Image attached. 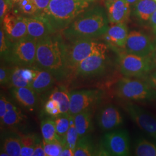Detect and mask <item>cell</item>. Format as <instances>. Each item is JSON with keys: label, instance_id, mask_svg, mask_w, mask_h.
<instances>
[{"label": "cell", "instance_id": "cell-1", "mask_svg": "<svg viewBox=\"0 0 156 156\" xmlns=\"http://www.w3.org/2000/svg\"><path fill=\"white\" fill-rule=\"evenodd\" d=\"M34 66L49 71L56 80L62 81L70 76L66 62L65 42L60 35L51 34L37 41Z\"/></svg>", "mask_w": 156, "mask_h": 156}, {"label": "cell", "instance_id": "cell-2", "mask_svg": "<svg viewBox=\"0 0 156 156\" xmlns=\"http://www.w3.org/2000/svg\"><path fill=\"white\" fill-rule=\"evenodd\" d=\"M109 19L101 6L88 8L60 33L69 41L91 38L102 36L109 28Z\"/></svg>", "mask_w": 156, "mask_h": 156}, {"label": "cell", "instance_id": "cell-3", "mask_svg": "<svg viewBox=\"0 0 156 156\" xmlns=\"http://www.w3.org/2000/svg\"><path fill=\"white\" fill-rule=\"evenodd\" d=\"M85 0H50L45 10L37 16L45 19L56 33L61 32L89 8Z\"/></svg>", "mask_w": 156, "mask_h": 156}, {"label": "cell", "instance_id": "cell-4", "mask_svg": "<svg viewBox=\"0 0 156 156\" xmlns=\"http://www.w3.org/2000/svg\"><path fill=\"white\" fill-rule=\"evenodd\" d=\"M65 42V51L67 68L70 76L73 75L80 62L98 50L108 46L91 38L79 39Z\"/></svg>", "mask_w": 156, "mask_h": 156}, {"label": "cell", "instance_id": "cell-5", "mask_svg": "<svg viewBox=\"0 0 156 156\" xmlns=\"http://www.w3.org/2000/svg\"><path fill=\"white\" fill-rule=\"evenodd\" d=\"M118 97L127 101H156V90L145 80L137 79H120L116 86Z\"/></svg>", "mask_w": 156, "mask_h": 156}, {"label": "cell", "instance_id": "cell-6", "mask_svg": "<svg viewBox=\"0 0 156 156\" xmlns=\"http://www.w3.org/2000/svg\"><path fill=\"white\" fill-rule=\"evenodd\" d=\"M107 50L106 48L87 57L79 63L73 75L81 79H91L104 75L109 66Z\"/></svg>", "mask_w": 156, "mask_h": 156}, {"label": "cell", "instance_id": "cell-7", "mask_svg": "<svg viewBox=\"0 0 156 156\" xmlns=\"http://www.w3.org/2000/svg\"><path fill=\"white\" fill-rule=\"evenodd\" d=\"M37 41L27 36L13 42L5 60L15 66H34L36 59Z\"/></svg>", "mask_w": 156, "mask_h": 156}, {"label": "cell", "instance_id": "cell-8", "mask_svg": "<svg viewBox=\"0 0 156 156\" xmlns=\"http://www.w3.org/2000/svg\"><path fill=\"white\" fill-rule=\"evenodd\" d=\"M118 64L121 73L127 78H144L154 69L150 56H138L126 52L119 55Z\"/></svg>", "mask_w": 156, "mask_h": 156}, {"label": "cell", "instance_id": "cell-9", "mask_svg": "<svg viewBox=\"0 0 156 156\" xmlns=\"http://www.w3.org/2000/svg\"><path fill=\"white\" fill-rule=\"evenodd\" d=\"M100 145L106 156H127L130 154V140L126 129L107 132L102 136Z\"/></svg>", "mask_w": 156, "mask_h": 156}, {"label": "cell", "instance_id": "cell-10", "mask_svg": "<svg viewBox=\"0 0 156 156\" xmlns=\"http://www.w3.org/2000/svg\"><path fill=\"white\" fill-rule=\"evenodd\" d=\"M102 94L101 90L97 89L81 90L71 92L69 115L74 116L82 112L93 110L100 103Z\"/></svg>", "mask_w": 156, "mask_h": 156}, {"label": "cell", "instance_id": "cell-11", "mask_svg": "<svg viewBox=\"0 0 156 156\" xmlns=\"http://www.w3.org/2000/svg\"><path fill=\"white\" fill-rule=\"evenodd\" d=\"M124 108L142 131L156 140V117L149 112L130 101L127 102Z\"/></svg>", "mask_w": 156, "mask_h": 156}, {"label": "cell", "instance_id": "cell-12", "mask_svg": "<svg viewBox=\"0 0 156 156\" xmlns=\"http://www.w3.org/2000/svg\"><path fill=\"white\" fill-rule=\"evenodd\" d=\"M154 46L150 37L146 34L139 31H132L128 34L124 51L146 57L151 55Z\"/></svg>", "mask_w": 156, "mask_h": 156}, {"label": "cell", "instance_id": "cell-13", "mask_svg": "<svg viewBox=\"0 0 156 156\" xmlns=\"http://www.w3.org/2000/svg\"><path fill=\"white\" fill-rule=\"evenodd\" d=\"M2 28L6 37L12 42L27 36V27L25 16L17 15L9 12L4 17L2 22Z\"/></svg>", "mask_w": 156, "mask_h": 156}, {"label": "cell", "instance_id": "cell-14", "mask_svg": "<svg viewBox=\"0 0 156 156\" xmlns=\"http://www.w3.org/2000/svg\"><path fill=\"white\" fill-rule=\"evenodd\" d=\"M98 126L104 132L111 131L123 123V116L117 107L107 104L99 109L96 115Z\"/></svg>", "mask_w": 156, "mask_h": 156}, {"label": "cell", "instance_id": "cell-15", "mask_svg": "<svg viewBox=\"0 0 156 156\" xmlns=\"http://www.w3.org/2000/svg\"><path fill=\"white\" fill-rule=\"evenodd\" d=\"M27 27V36L38 41L56 33L45 19L38 16H25Z\"/></svg>", "mask_w": 156, "mask_h": 156}, {"label": "cell", "instance_id": "cell-16", "mask_svg": "<svg viewBox=\"0 0 156 156\" xmlns=\"http://www.w3.org/2000/svg\"><path fill=\"white\" fill-rule=\"evenodd\" d=\"M128 28L126 23L112 24L102 37L112 48L124 49L128 35Z\"/></svg>", "mask_w": 156, "mask_h": 156}, {"label": "cell", "instance_id": "cell-17", "mask_svg": "<svg viewBox=\"0 0 156 156\" xmlns=\"http://www.w3.org/2000/svg\"><path fill=\"white\" fill-rule=\"evenodd\" d=\"M107 15L109 23H126L131 14V5L126 0H117L109 4H105Z\"/></svg>", "mask_w": 156, "mask_h": 156}, {"label": "cell", "instance_id": "cell-18", "mask_svg": "<svg viewBox=\"0 0 156 156\" xmlns=\"http://www.w3.org/2000/svg\"><path fill=\"white\" fill-rule=\"evenodd\" d=\"M35 75V69L32 67L15 66L12 69L8 87H30Z\"/></svg>", "mask_w": 156, "mask_h": 156}, {"label": "cell", "instance_id": "cell-19", "mask_svg": "<svg viewBox=\"0 0 156 156\" xmlns=\"http://www.w3.org/2000/svg\"><path fill=\"white\" fill-rule=\"evenodd\" d=\"M10 94L23 107L30 111H33L38 104L37 94L30 87H12Z\"/></svg>", "mask_w": 156, "mask_h": 156}, {"label": "cell", "instance_id": "cell-20", "mask_svg": "<svg viewBox=\"0 0 156 156\" xmlns=\"http://www.w3.org/2000/svg\"><path fill=\"white\" fill-rule=\"evenodd\" d=\"M35 75L30 85V88L38 94L48 91L56 82L51 73L44 69L35 67Z\"/></svg>", "mask_w": 156, "mask_h": 156}, {"label": "cell", "instance_id": "cell-21", "mask_svg": "<svg viewBox=\"0 0 156 156\" xmlns=\"http://www.w3.org/2000/svg\"><path fill=\"white\" fill-rule=\"evenodd\" d=\"M1 151L9 156H21L22 143L19 135L13 131H6L1 135Z\"/></svg>", "mask_w": 156, "mask_h": 156}, {"label": "cell", "instance_id": "cell-22", "mask_svg": "<svg viewBox=\"0 0 156 156\" xmlns=\"http://www.w3.org/2000/svg\"><path fill=\"white\" fill-rule=\"evenodd\" d=\"M73 117L79 138L84 135L89 134L94 130L93 110H87L80 112L74 115Z\"/></svg>", "mask_w": 156, "mask_h": 156}, {"label": "cell", "instance_id": "cell-23", "mask_svg": "<svg viewBox=\"0 0 156 156\" xmlns=\"http://www.w3.org/2000/svg\"><path fill=\"white\" fill-rule=\"evenodd\" d=\"M53 99L57 101L61 108L62 113H69L70 105V93L63 86L55 87L48 91L45 99Z\"/></svg>", "mask_w": 156, "mask_h": 156}, {"label": "cell", "instance_id": "cell-24", "mask_svg": "<svg viewBox=\"0 0 156 156\" xmlns=\"http://www.w3.org/2000/svg\"><path fill=\"white\" fill-rule=\"evenodd\" d=\"M156 9L154 0H140L134 5V14L140 21L146 22L149 20Z\"/></svg>", "mask_w": 156, "mask_h": 156}, {"label": "cell", "instance_id": "cell-25", "mask_svg": "<svg viewBox=\"0 0 156 156\" xmlns=\"http://www.w3.org/2000/svg\"><path fill=\"white\" fill-rule=\"evenodd\" d=\"M41 131L43 140L46 142H60L62 140L57 133L55 122L52 117H45L41 122Z\"/></svg>", "mask_w": 156, "mask_h": 156}, {"label": "cell", "instance_id": "cell-26", "mask_svg": "<svg viewBox=\"0 0 156 156\" xmlns=\"http://www.w3.org/2000/svg\"><path fill=\"white\" fill-rule=\"evenodd\" d=\"M97 147L90 134L84 135L78 139L74 156H96Z\"/></svg>", "mask_w": 156, "mask_h": 156}, {"label": "cell", "instance_id": "cell-27", "mask_svg": "<svg viewBox=\"0 0 156 156\" xmlns=\"http://www.w3.org/2000/svg\"><path fill=\"white\" fill-rule=\"evenodd\" d=\"M22 143V156H33L34 149L41 140L39 135L35 133L20 135Z\"/></svg>", "mask_w": 156, "mask_h": 156}, {"label": "cell", "instance_id": "cell-28", "mask_svg": "<svg viewBox=\"0 0 156 156\" xmlns=\"http://www.w3.org/2000/svg\"><path fill=\"white\" fill-rule=\"evenodd\" d=\"M26 116L23 113L22 111L18 108L15 110L8 111L6 112L4 117L1 120V127L12 128L17 126L24 120Z\"/></svg>", "mask_w": 156, "mask_h": 156}, {"label": "cell", "instance_id": "cell-29", "mask_svg": "<svg viewBox=\"0 0 156 156\" xmlns=\"http://www.w3.org/2000/svg\"><path fill=\"white\" fill-rule=\"evenodd\" d=\"M134 152L135 156H156V144L140 138L136 140Z\"/></svg>", "mask_w": 156, "mask_h": 156}, {"label": "cell", "instance_id": "cell-30", "mask_svg": "<svg viewBox=\"0 0 156 156\" xmlns=\"http://www.w3.org/2000/svg\"><path fill=\"white\" fill-rule=\"evenodd\" d=\"M53 118L55 124L57 133L62 140V145H65V137L70 124L69 113H62Z\"/></svg>", "mask_w": 156, "mask_h": 156}, {"label": "cell", "instance_id": "cell-31", "mask_svg": "<svg viewBox=\"0 0 156 156\" xmlns=\"http://www.w3.org/2000/svg\"><path fill=\"white\" fill-rule=\"evenodd\" d=\"M70 124L65 137V145L71 148L72 150L75 151V148L79 139V135L74 122V117L70 115Z\"/></svg>", "mask_w": 156, "mask_h": 156}, {"label": "cell", "instance_id": "cell-32", "mask_svg": "<svg viewBox=\"0 0 156 156\" xmlns=\"http://www.w3.org/2000/svg\"><path fill=\"white\" fill-rule=\"evenodd\" d=\"M17 4L21 12L28 16H37L39 13L33 0H22Z\"/></svg>", "mask_w": 156, "mask_h": 156}, {"label": "cell", "instance_id": "cell-33", "mask_svg": "<svg viewBox=\"0 0 156 156\" xmlns=\"http://www.w3.org/2000/svg\"><path fill=\"white\" fill-rule=\"evenodd\" d=\"M44 111L46 115L50 117H55L62 114L59 102L53 99H45L44 105Z\"/></svg>", "mask_w": 156, "mask_h": 156}, {"label": "cell", "instance_id": "cell-34", "mask_svg": "<svg viewBox=\"0 0 156 156\" xmlns=\"http://www.w3.org/2000/svg\"><path fill=\"white\" fill-rule=\"evenodd\" d=\"M42 144L46 156H61L63 146L60 142H46L42 140Z\"/></svg>", "mask_w": 156, "mask_h": 156}, {"label": "cell", "instance_id": "cell-35", "mask_svg": "<svg viewBox=\"0 0 156 156\" xmlns=\"http://www.w3.org/2000/svg\"><path fill=\"white\" fill-rule=\"evenodd\" d=\"M13 42L8 39L4 31L2 26H1V30H0V53H1V57L5 60L6 57L8 55L9 51L11 50L12 45Z\"/></svg>", "mask_w": 156, "mask_h": 156}, {"label": "cell", "instance_id": "cell-36", "mask_svg": "<svg viewBox=\"0 0 156 156\" xmlns=\"http://www.w3.org/2000/svg\"><path fill=\"white\" fill-rule=\"evenodd\" d=\"M12 68L1 66L0 68V83L2 86L8 87L9 83Z\"/></svg>", "mask_w": 156, "mask_h": 156}, {"label": "cell", "instance_id": "cell-37", "mask_svg": "<svg viewBox=\"0 0 156 156\" xmlns=\"http://www.w3.org/2000/svg\"><path fill=\"white\" fill-rule=\"evenodd\" d=\"M13 5L10 0H0V20L1 23L6 15L10 12Z\"/></svg>", "mask_w": 156, "mask_h": 156}, {"label": "cell", "instance_id": "cell-38", "mask_svg": "<svg viewBox=\"0 0 156 156\" xmlns=\"http://www.w3.org/2000/svg\"><path fill=\"white\" fill-rule=\"evenodd\" d=\"M145 82L156 90V68H154L144 78Z\"/></svg>", "mask_w": 156, "mask_h": 156}, {"label": "cell", "instance_id": "cell-39", "mask_svg": "<svg viewBox=\"0 0 156 156\" xmlns=\"http://www.w3.org/2000/svg\"><path fill=\"white\" fill-rule=\"evenodd\" d=\"M33 1L37 7L40 13L41 12L45 10L48 7L50 3V0H33Z\"/></svg>", "mask_w": 156, "mask_h": 156}, {"label": "cell", "instance_id": "cell-40", "mask_svg": "<svg viewBox=\"0 0 156 156\" xmlns=\"http://www.w3.org/2000/svg\"><path fill=\"white\" fill-rule=\"evenodd\" d=\"M33 156H46L45 153V150L42 144V141L40 140L37 144L34 151Z\"/></svg>", "mask_w": 156, "mask_h": 156}, {"label": "cell", "instance_id": "cell-41", "mask_svg": "<svg viewBox=\"0 0 156 156\" xmlns=\"http://www.w3.org/2000/svg\"><path fill=\"white\" fill-rule=\"evenodd\" d=\"M6 101L5 97L2 94H1L0 98V120L4 117L7 112L6 109Z\"/></svg>", "mask_w": 156, "mask_h": 156}, {"label": "cell", "instance_id": "cell-42", "mask_svg": "<svg viewBox=\"0 0 156 156\" xmlns=\"http://www.w3.org/2000/svg\"><path fill=\"white\" fill-rule=\"evenodd\" d=\"M149 21L151 29L153 30V32L156 36V9L151 16Z\"/></svg>", "mask_w": 156, "mask_h": 156}, {"label": "cell", "instance_id": "cell-43", "mask_svg": "<svg viewBox=\"0 0 156 156\" xmlns=\"http://www.w3.org/2000/svg\"><path fill=\"white\" fill-rule=\"evenodd\" d=\"M75 151L72 150L71 148L68 147L67 145H64L63 146V149L62 151V156H74Z\"/></svg>", "mask_w": 156, "mask_h": 156}, {"label": "cell", "instance_id": "cell-44", "mask_svg": "<svg viewBox=\"0 0 156 156\" xmlns=\"http://www.w3.org/2000/svg\"><path fill=\"white\" fill-rule=\"evenodd\" d=\"M151 60L152 62V64L154 68H156V45L154 46V48L151 52V53L150 55Z\"/></svg>", "mask_w": 156, "mask_h": 156}, {"label": "cell", "instance_id": "cell-45", "mask_svg": "<svg viewBox=\"0 0 156 156\" xmlns=\"http://www.w3.org/2000/svg\"><path fill=\"white\" fill-rule=\"evenodd\" d=\"M6 109H7V111H13V110H15L17 109L18 108L15 106V105H13L12 102H11L10 101H6Z\"/></svg>", "mask_w": 156, "mask_h": 156}, {"label": "cell", "instance_id": "cell-46", "mask_svg": "<svg viewBox=\"0 0 156 156\" xmlns=\"http://www.w3.org/2000/svg\"><path fill=\"white\" fill-rule=\"evenodd\" d=\"M131 6H134L140 0H126Z\"/></svg>", "mask_w": 156, "mask_h": 156}, {"label": "cell", "instance_id": "cell-47", "mask_svg": "<svg viewBox=\"0 0 156 156\" xmlns=\"http://www.w3.org/2000/svg\"><path fill=\"white\" fill-rule=\"evenodd\" d=\"M0 156H9V154L4 151H0Z\"/></svg>", "mask_w": 156, "mask_h": 156}, {"label": "cell", "instance_id": "cell-48", "mask_svg": "<svg viewBox=\"0 0 156 156\" xmlns=\"http://www.w3.org/2000/svg\"><path fill=\"white\" fill-rule=\"evenodd\" d=\"M11 2H12V4L14 5L15 4H17V3H19L20 1H22V0H10Z\"/></svg>", "mask_w": 156, "mask_h": 156}, {"label": "cell", "instance_id": "cell-49", "mask_svg": "<svg viewBox=\"0 0 156 156\" xmlns=\"http://www.w3.org/2000/svg\"><path fill=\"white\" fill-rule=\"evenodd\" d=\"M115 1H117V0H105V4H109V3L113 2Z\"/></svg>", "mask_w": 156, "mask_h": 156}, {"label": "cell", "instance_id": "cell-50", "mask_svg": "<svg viewBox=\"0 0 156 156\" xmlns=\"http://www.w3.org/2000/svg\"><path fill=\"white\" fill-rule=\"evenodd\" d=\"M85 1H89V2H93V1H94L95 0H85Z\"/></svg>", "mask_w": 156, "mask_h": 156}, {"label": "cell", "instance_id": "cell-51", "mask_svg": "<svg viewBox=\"0 0 156 156\" xmlns=\"http://www.w3.org/2000/svg\"><path fill=\"white\" fill-rule=\"evenodd\" d=\"M154 1H156V0H154Z\"/></svg>", "mask_w": 156, "mask_h": 156}]
</instances>
